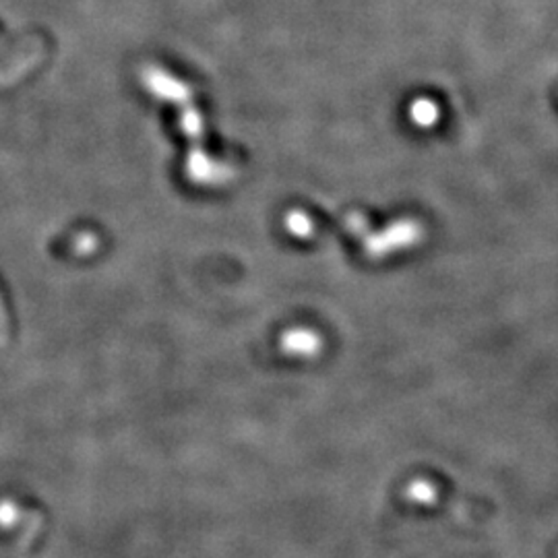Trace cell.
<instances>
[{"mask_svg": "<svg viewBox=\"0 0 558 558\" xmlns=\"http://www.w3.org/2000/svg\"><path fill=\"white\" fill-rule=\"evenodd\" d=\"M6 341V318L3 312V304H0V346H3Z\"/></svg>", "mask_w": 558, "mask_h": 558, "instance_id": "obj_1", "label": "cell"}]
</instances>
